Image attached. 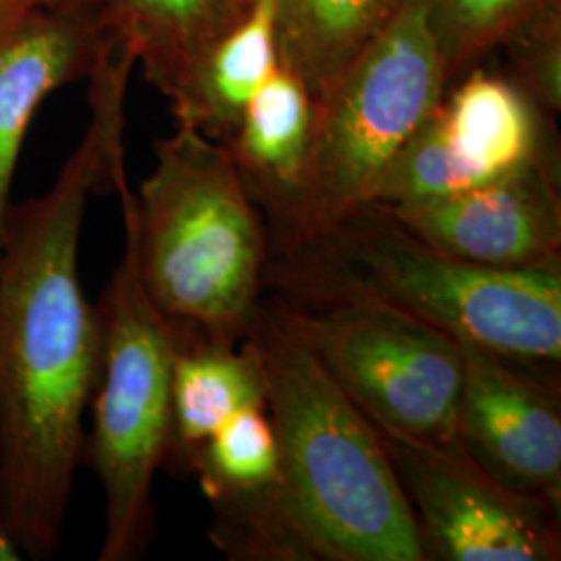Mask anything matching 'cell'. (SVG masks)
Returning a JSON list of instances; mask_svg holds the SVG:
<instances>
[{
	"instance_id": "9c48e42d",
	"label": "cell",
	"mask_w": 561,
	"mask_h": 561,
	"mask_svg": "<svg viewBox=\"0 0 561 561\" xmlns=\"http://www.w3.org/2000/svg\"><path fill=\"white\" fill-rule=\"evenodd\" d=\"M461 343L456 442L507 489L561 507V405L553 379Z\"/></svg>"
},
{
	"instance_id": "9a60e30c",
	"label": "cell",
	"mask_w": 561,
	"mask_h": 561,
	"mask_svg": "<svg viewBox=\"0 0 561 561\" xmlns=\"http://www.w3.org/2000/svg\"><path fill=\"white\" fill-rule=\"evenodd\" d=\"M178 333L171 391L173 426L167 454V461L175 468L238 412L266 405V382L252 341L206 340L180 327Z\"/></svg>"
},
{
	"instance_id": "44dd1931",
	"label": "cell",
	"mask_w": 561,
	"mask_h": 561,
	"mask_svg": "<svg viewBox=\"0 0 561 561\" xmlns=\"http://www.w3.org/2000/svg\"><path fill=\"white\" fill-rule=\"evenodd\" d=\"M21 558H23V553H21L20 545L13 539L7 522L2 520V516H0V561H15Z\"/></svg>"
},
{
	"instance_id": "52a82bcc",
	"label": "cell",
	"mask_w": 561,
	"mask_h": 561,
	"mask_svg": "<svg viewBox=\"0 0 561 561\" xmlns=\"http://www.w3.org/2000/svg\"><path fill=\"white\" fill-rule=\"evenodd\" d=\"M262 300L322 362L381 435L456 439L461 343L373 301Z\"/></svg>"
},
{
	"instance_id": "5b68a950",
	"label": "cell",
	"mask_w": 561,
	"mask_h": 561,
	"mask_svg": "<svg viewBox=\"0 0 561 561\" xmlns=\"http://www.w3.org/2000/svg\"><path fill=\"white\" fill-rule=\"evenodd\" d=\"M101 373L92 396V433L83 456L104 493L99 560L136 561L154 539V477L173 426L178 327L150 301L131 236L101 306Z\"/></svg>"
},
{
	"instance_id": "6da1fadb",
	"label": "cell",
	"mask_w": 561,
	"mask_h": 561,
	"mask_svg": "<svg viewBox=\"0 0 561 561\" xmlns=\"http://www.w3.org/2000/svg\"><path fill=\"white\" fill-rule=\"evenodd\" d=\"M123 101L90 90L80 146L50 190L11 202L0 240V516L34 560L59 549L101 373V314L78 259L88 198L127 187Z\"/></svg>"
},
{
	"instance_id": "4fadbf2b",
	"label": "cell",
	"mask_w": 561,
	"mask_h": 561,
	"mask_svg": "<svg viewBox=\"0 0 561 561\" xmlns=\"http://www.w3.org/2000/svg\"><path fill=\"white\" fill-rule=\"evenodd\" d=\"M451 157L474 185L497 180L526 162L558 157L551 119L505 76L468 71L435 108Z\"/></svg>"
},
{
	"instance_id": "8fae6325",
	"label": "cell",
	"mask_w": 561,
	"mask_h": 561,
	"mask_svg": "<svg viewBox=\"0 0 561 561\" xmlns=\"http://www.w3.org/2000/svg\"><path fill=\"white\" fill-rule=\"evenodd\" d=\"M104 42L101 0H32L0 13V240L32 121L50 94L92 76Z\"/></svg>"
},
{
	"instance_id": "277c9868",
	"label": "cell",
	"mask_w": 561,
	"mask_h": 561,
	"mask_svg": "<svg viewBox=\"0 0 561 561\" xmlns=\"http://www.w3.org/2000/svg\"><path fill=\"white\" fill-rule=\"evenodd\" d=\"M119 194L150 301L187 333L243 340L262 298L268 229L229 150L178 125L154 144L140 192Z\"/></svg>"
},
{
	"instance_id": "7c38bea8",
	"label": "cell",
	"mask_w": 561,
	"mask_h": 561,
	"mask_svg": "<svg viewBox=\"0 0 561 561\" xmlns=\"http://www.w3.org/2000/svg\"><path fill=\"white\" fill-rule=\"evenodd\" d=\"M314 125V99L285 67L262 83L225 146L268 229V259L287 240Z\"/></svg>"
},
{
	"instance_id": "603a6c76",
	"label": "cell",
	"mask_w": 561,
	"mask_h": 561,
	"mask_svg": "<svg viewBox=\"0 0 561 561\" xmlns=\"http://www.w3.org/2000/svg\"><path fill=\"white\" fill-rule=\"evenodd\" d=\"M23 2H32V0H0V13L7 11V9H11V7L23 4Z\"/></svg>"
},
{
	"instance_id": "ba28073f",
	"label": "cell",
	"mask_w": 561,
	"mask_h": 561,
	"mask_svg": "<svg viewBox=\"0 0 561 561\" xmlns=\"http://www.w3.org/2000/svg\"><path fill=\"white\" fill-rule=\"evenodd\" d=\"M381 437L426 561L560 560V507L495 481L456 439Z\"/></svg>"
},
{
	"instance_id": "ffe728a7",
	"label": "cell",
	"mask_w": 561,
	"mask_h": 561,
	"mask_svg": "<svg viewBox=\"0 0 561 561\" xmlns=\"http://www.w3.org/2000/svg\"><path fill=\"white\" fill-rule=\"evenodd\" d=\"M500 50L507 57V80L556 117L561 108V0L545 7Z\"/></svg>"
},
{
	"instance_id": "3957f363",
	"label": "cell",
	"mask_w": 561,
	"mask_h": 561,
	"mask_svg": "<svg viewBox=\"0 0 561 561\" xmlns=\"http://www.w3.org/2000/svg\"><path fill=\"white\" fill-rule=\"evenodd\" d=\"M245 337L261 358L285 489L324 561H426L377 426L262 298Z\"/></svg>"
},
{
	"instance_id": "e0dca14e",
	"label": "cell",
	"mask_w": 561,
	"mask_h": 561,
	"mask_svg": "<svg viewBox=\"0 0 561 561\" xmlns=\"http://www.w3.org/2000/svg\"><path fill=\"white\" fill-rule=\"evenodd\" d=\"M408 0H273L280 67L312 99L398 20Z\"/></svg>"
},
{
	"instance_id": "2e32d148",
	"label": "cell",
	"mask_w": 561,
	"mask_h": 561,
	"mask_svg": "<svg viewBox=\"0 0 561 561\" xmlns=\"http://www.w3.org/2000/svg\"><path fill=\"white\" fill-rule=\"evenodd\" d=\"M273 0L252 11L210 46L171 111L178 125L229 146L254 94L279 67Z\"/></svg>"
},
{
	"instance_id": "5bb4252c",
	"label": "cell",
	"mask_w": 561,
	"mask_h": 561,
	"mask_svg": "<svg viewBox=\"0 0 561 561\" xmlns=\"http://www.w3.org/2000/svg\"><path fill=\"white\" fill-rule=\"evenodd\" d=\"M106 36L123 46L169 104L233 25L229 0H101Z\"/></svg>"
},
{
	"instance_id": "ac0fdd59",
	"label": "cell",
	"mask_w": 561,
	"mask_h": 561,
	"mask_svg": "<svg viewBox=\"0 0 561 561\" xmlns=\"http://www.w3.org/2000/svg\"><path fill=\"white\" fill-rule=\"evenodd\" d=\"M180 470L196 477L213 510L280 486L279 442L266 405L238 412L196 447Z\"/></svg>"
},
{
	"instance_id": "d6986e66",
	"label": "cell",
	"mask_w": 561,
	"mask_h": 561,
	"mask_svg": "<svg viewBox=\"0 0 561 561\" xmlns=\"http://www.w3.org/2000/svg\"><path fill=\"white\" fill-rule=\"evenodd\" d=\"M447 81H458L558 0H424Z\"/></svg>"
},
{
	"instance_id": "8992f818",
	"label": "cell",
	"mask_w": 561,
	"mask_h": 561,
	"mask_svg": "<svg viewBox=\"0 0 561 561\" xmlns=\"http://www.w3.org/2000/svg\"><path fill=\"white\" fill-rule=\"evenodd\" d=\"M447 90L426 2L408 0L381 38L314 99L296 215L287 240L271 259L321 238L370 201L382 171Z\"/></svg>"
},
{
	"instance_id": "30bf717a",
	"label": "cell",
	"mask_w": 561,
	"mask_h": 561,
	"mask_svg": "<svg viewBox=\"0 0 561 561\" xmlns=\"http://www.w3.org/2000/svg\"><path fill=\"white\" fill-rule=\"evenodd\" d=\"M433 248L493 268L561 266L558 157L437 198L382 204Z\"/></svg>"
},
{
	"instance_id": "7402d4cb",
	"label": "cell",
	"mask_w": 561,
	"mask_h": 561,
	"mask_svg": "<svg viewBox=\"0 0 561 561\" xmlns=\"http://www.w3.org/2000/svg\"><path fill=\"white\" fill-rule=\"evenodd\" d=\"M229 4H231L233 20L238 23V21L243 20V18L252 11V7L256 4V0H229Z\"/></svg>"
},
{
	"instance_id": "7a4b0ae2",
	"label": "cell",
	"mask_w": 561,
	"mask_h": 561,
	"mask_svg": "<svg viewBox=\"0 0 561 561\" xmlns=\"http://www.w3.org/2000/svg\"><path fill=\"white\" fill-rule=\"evenodd\" d=\"M262 291L289 300L373 301L551 377L561 362V266L493 268L433 248L382 204L271 259Z\"/></svg>"
}]
</instances>
